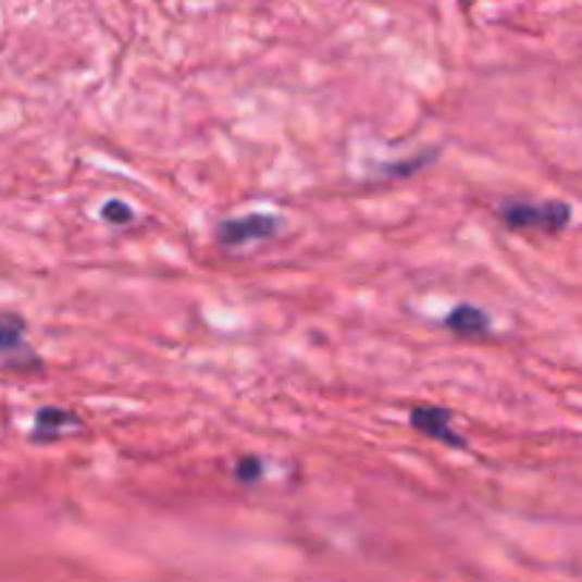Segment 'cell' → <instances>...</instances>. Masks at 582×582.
<instances>
[{
	"label": "cell",
	"instance_id": "5",
	"mask_svg": "<svg viewBox=\"0 0 582 582\" xmlns=\"http://www.w3.org/2000/svg\"><path fill=\"white\" fill-rule=\"evenodd\" d=\"M69 425H77V417L63 409H44L35 417V437L54 439L69 432Z\"/></svg>",
	"mask_w": 582,
	"mask_h": 582
},
{
	"label": "cell",
	"instance_id": "2",
	"mask_svg": "<svg viewBox=\"0 0 582 582\" xmlns=\"http://www.w3.org/2000/svg\"><path fill=\"white\" fill-rule=\"evenodd\" d=\"M277 232V220L269 218V214H246V218L226 220L220 226V243L226 246H243V243L263 240V237H272Z\"/></svg>",
	"mask_w": 582,
	"mask_h": 582
},
{
	"label": "cell",
	"instance_id": "4",
	"mask_svg": "<svg viewBox=\"0 0 582 582\" xmlns=\"http://www.w3.org/2000/svg\"><path fill=\"white\" fill-rule=\"evenodd\" d=\"M448 329L460 337H480V334L488 332V318H485L483 309L476 306H457V309L448 314Z\"/></svg>",
	"mask_w": 582,
	"mask_h": 582
},
{
	"label": "cell",
	"instance_id": "6",
	"mask_svg": "<svg viewBox=\"0 0 582 582\" xmlns=\"http://www.w3.org/2000/svg\"><path fill=\"white\" fill-rule=\"evenodd\" d=\"M23 332H26V323H23L17 314H0V351H15V348H21Z\"/></svg>",
	"mask_w": 582,
	"mask_h": 582
},
{
	"label": "cell",
	"instance_id": "7",
	"mask_svg": "<svg viewBox=\"0 0 582 582\" xmlns=\"http://www.w3.org/2000/svg\"><path fill=\"white\" fill-rule=\"evenodd\" d=\"M103 218H107L109 223H114V226H126V223H132L135 212H132L126 203H121V200H109V203L103 206Z\"/></svg>",
	"mask_w": 582,
	"mask_h": 582
},
{
	"label": "cell",
	"instance_id": "8",
	"mask_svg": "<svg viewBox=\"0 0 582 582\" xmlns=\"http://www.w3.org/2000/svg\"><path fill=\"white\" fill-rule=\"evenodd\" d=\"M263 474V466H260V460H255V457H246V460L237 462V476L240 480H258V476Z\"/></svg>",
	"mask_w": 582,
	"mask_h": 582
},
{
	"label": "cell",
	"instance_id": "1",
	"mask_svg": "<svg viewBox=\"0 0 582 582\" xmlns=\"http://www.w3.org/2000/svg\"><path fill=\"white\" fill-rule=\"evenodd\" d=\"M499 218L508 228L560 232L571 220V209L566 203H557V200H552V203H522V200H515V203H506L499 209Z\"/></svg>",
	"mask_w": 582,
	"mask_h": 582
},
{
	"label": "cell",
	"instance_id": "3",
	"mask_svg": "<svg viewBox=\"0 0 582 582\" xmlns=\"http://www.w3.org/2000/svg\"><path fill=\"white\" fill-rule=\"evenodd\" d=\"M411 423L420 434L425 437L439 439L446 446H462V439L457 437V432L451 429V411L439 409V406H420V409L411 411Z\"/></svg>",
	"mask_w": 582,
	"mask_h": 582
}]
</instances>
